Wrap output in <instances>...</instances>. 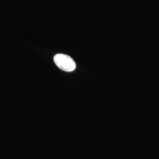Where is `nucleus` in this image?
<instances>
[{
    "instance_id": "f257e3e1",
    "label": "nucleus",
    "mask_w": 159,
    "mask_h": 159,
    "mask_svg": "<svg viewBox=\"0 0 159 159\" xmlns=\"http://www.w3.org/2000/svg\"><path fill=\"white\" fill-rule=\"evenodd\" d=\"M54 61L58 68L64 71H73L76 67L74 60L66 54H57L54 57Z\"/></svg>"
}]
</instances>
